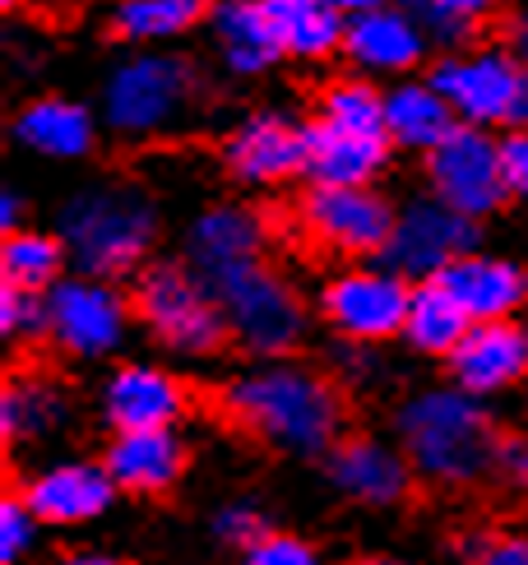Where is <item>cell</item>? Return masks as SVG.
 Segmentation results:
<instances>
[{"label": "cell", "mask_w": 528, "mask_h": 565, "mask_svg": "<svg viewBox=\"0 0 528 565\" xmlns=\"http://www.w3.org/2000/svg\"><path fill=\"white\" fill-rule=\"evenodd\" d=\"M213 413L232 431L278 455H329L344 440L348 422L344 394L325 375L297 366H274L219 390Z\"/></svg>", "instance_id": "1"}, {"label": "cell", "mask_w": 528, "mask_h": 565, "mask_svg": "<svg viewBox=\"0 0 528 565\" xmlns=\"http://www.w3.org/2000/svg\"><path fill=\"white\" fill-rule=\"evenodd\" d=\"M408 463L426 482L450 491H477L496 482L500 431L468 394H422L399 413Z\"/></svg>", "instance_id": "2"}, {"label": "cell", "mask_w": 528, "mask_h": 565, "mask_svg": "<svg viewBox=\"0 0 528 565\" xmlns=\"http://www.w3.org/2000/svg\"><path fill=\"white\" fill-rule=\"evenodd\" d=\"M61 232L93 278H116L154 246V209L135 191H88L65 204Z\"/></svg>", "instance_id": "3"}, {"label": "cell", "mask_w": 528, "mask_h": 565, "mask_svg": "<svg viewBox=\"0 0 528 565\" xmlns=\"http://www.w3.org/2000/svg\"><path fill=\"white\" fill-rule=\"evenodd\" d=\"M130 311L154 329L167 348L181 352H219L232 339L223 306L213 301L200 274L181 265H149L130 292Z\"/></svg>", "instance_id": "4"}, {"label": "cell", "mask_w": 528, "mask_h": 565, "mask_svg": "<svg viewBox=\"0 0 528 565\" xmlns=\"http://www.w3.org/2000/svg\"><path fill=\"white\" fill-rule=\"evenodd\" d=\"M204 288L213 292V301L223 306L232 334L246 348L278 358V352H287L302 339L306 311H302L297 292L287 288L274 269H264L260 260H246V265H232L223 274H213V278H204Z\"/></svg>", "instance_id": "5"}, {"label": "cell", "mask_w": 528, "mask_h": 565, "mask_svg": "<svg viewBox=\"0 0 528 565\" xmlns=\"http://www.w3.org/2000/svg\"><path fill=\"white\" fill-rule=\"evenodd\" d=\"M297 227L310 246L329 255H380L399 223L367 185H316L297 204Z\"/></svg>", "instance_id": "6"}, {"label": "cell", "mask_w": 528, "mask_h": 565, "mask_svg": "<svg viewBox=\"0 0 528 565\" xmlns=\"http://www.w3.org/2000/svg\"><path fill=\"white\" fill-rule=\"evenodd\" d=\"M426 172H431V185H436V200H445L468 218L492 214L510 195L500 145L477 126H454L436 149H426Z\"/></svg>", "instance_id": "7"}, {"label": "cell", "mask_w": 528, "mask_h": 565, "mask_svg": "<svg viewBox=\"0 0 528 565\" xmlns=\"http://www.w3.org/2000/svg\"><path fill=\"white\" fill-rule=\"evenodd\" d=\"M200 79L181 56H139L126 61L107 84V121L126 135H149L190 107Z\"/></svg>", "instance_id": "8"}, {"label": "cell", "mask_w": 528, "mask_h": 565, "mask_svg": "<svg viewBox=\"0 0 528 565\" xmlns=\"http://www.w3.org/2000/svg\"><path fill=\"white\" fill-rule=\"evenodd\" d=\"M477 246V218L450 209L445 200H422L399 218L390 246L380 250V260L399 278H422L431 282L445 274L454 260H464Z\"/></svg>", "instance_id": "9"}, {"label": "cell", "mask_w": 528, "mask_h": 565, "mask_svg": "<svg viewBox=\"0 0 528 565\" xmlns=\"http://www.w3.org/2000/svg\"><path fill=\"white\" fill-rule=\"evenodd\" d=\"M431 84L468 126H510L519 93L528 84V61L510 52H477L436 65Z\"/></svg>", "instance_id": "10"}, {"label": "cell", "mask_w": 528, "mask_h": 565, "mask_svg": "<svg viewBox=\"0 0 528 565\" xmlns=\"http://www.w3.org/2000/svg\"><path fill=\"white\" fill-rule=\"evenodd\" d=\"M408 306H413V288L399 274H376V269H357L334 278L325 288V316L329 324L348 339H390L408 324Z\"/></svg>", "instance_id": "11"}, {"label": "cell", "mask_w": 528, "mask_h": 565, "mask_svg": "<svg viewBox=\"0 0 528 565\" xmlns=\"http://www.w3.org/2000/svg\"><path fill=\"white\" fill-rule=\"evenodd\" d=\"M325 473L344 497L362 501V505H408L418 501V468L386 450L371 436H344L334 450L325 455Z\"/></svg>", "instance_id": "12"}, {"label": "cell", "mask_w": 528, "mask_h": 565, "mask_svg": "<svg viewBox=\"0 0 528 565\" xmlns=\"http://www.w3.org/2000/svg\"><path fill=\"white\" fill-rule=\"evenodd\" d=\"M126 329V301L98 282H56L46 292V334L65 352H107Z\"/></svg>", "instance_id": "13"}, {"label": "cell", "mask_w": 528, "mask_h": 565, "mask_svg": "<svg viewBox=\"0 0 528 565\" xmlns=\"http://www.w3.org/2000/svg\"><path fill=\"white\" fill-rule=\"evenodd\" d=\"M190 450L172 436V431H122L107 445V478L116 482V491H130V497H149L162 501L172 497L177 482L186 478Z\"/></svg>", "instance_id": "14"}, {"label": "cell", "mask_w": 528, "mask_h": 565, "mask_svg": "<svg viewBox=\"0 0 528 565\" xmlns=\"http://www.w3.org/2000/svg\"><path fill=\"white\" fill-rule=\"evenodd\" d=\"M450 371L468 394H492L500 385H515L528 375V329L510 320L473 324L464 343L450 352Z\"/></svg>", "instance_id": "15"}, {"label": "cell", "mask_w": 528, "mask_h": 565, "mask_svg": "<svg viewBox=\"0 0 528 565\" xmlns=\"http://www.w3.org/2000/svg\"><path fill=\"white\" fill-rule=\"evenodd\" d=\"M228 168L242 181H287L306 172V126H293L287 116H251L228 139Z\"/></svg>", "instance_id": "16"}, {"label": "cell", "mask_w": 528, "mask_h": 565, "mask_svg": "<svg viewBox=\"0 0 528 565\" xmlns=\"http://www.w3.org/2000/svg\"><path fill=\"white\" fill-rule=\"evenodd\" d=\"M23 501H29L33 520L42 524H84L93 514H103L112 505L116 482L107 478V468L93 463H61L52 473H42L33 482H23Z\"/></svg>", "instance_id": "17"}, {"label": "cell", "mask_w": 528, "mask_h": 565, "mask_svg": "<svg viewBox=\"0 0 528 565\" xmlns=\"http://www.w3.org/2000/svg\"><path fill=\"white\" fill-rule=\"evenodd\" d=\"M186 408V385L149 366H126L107 385V417L116 431H162Z\"/></svg>", "instance_id": "18"}, {"label": "cell", "mask_w": 528, "mask_h": 565, "mask_svg": "<svg viewBox=\"0 0 528 565\" xmlns=\"http://www.w3.org/2000/svg\"><path fill=\"white\" fill-rule=\"evenodd\" d=\"M390 158V139L352 135L329 121L306 126V177L316 185H367Z\"/></svg>", "instance_id": "19"}, {"label": "cell", "mask_w": 528, "mask_h": 565, "mask_svg": "<svg viewBox=\"0 0 528 565\" xmlns=\"http://www.w3.org/2000/svg\"><path fill=\"white\" fill-rule=\"evenodd\" d=\"M436 282L468 311V320H506L510 311H519L528 297V274L506 265V260H477L464 255L454 260L445 274H436Z\"/></svg>", "instance_id": "20"}, {"label": "cell", "mask_w": 528, "mask_h": 565, "mask_svg": "<svg viewBox=\"0 0 528 565\" xmlns=\"http://www.w3.org/2000/svg\"><path fill=\"white\" fill-rule=\"evenodd\" d=\"M344 46L357 65L367 70H413L422 61V29L403 10H367L348 19Z\"/></svg>", "instance_id": "21"}, {"label": "cell", "mask_w": 528, "mask_h": 565, "mask_svg": "<svg viewBox=\"0 0 528 565\" xmlns=\"http://www.w3.org/2000/svg\"><path fill=\"white\" fill-rule=\"evenodd\" d=\"M213 33H219V46L232 70H264L283 56V46L274 38V23L264 14V0H219L213 6Z\"/></svg>", "instance_id": "22"}, {"label": "cell", "mask_w": 528, "mask_h": 565, "mask_svg": "<svg viewBox=\"0 0 528 565\" xmlns=\"http://www.w3.org/2000/svg\"><path fill=\"white\" fill-rule=\"evenodd\" d=\"M246 260H260V223L246 209H213L190 232V265L200 278H213Z\"/></svg>", "instance_id": "23"}, {"label": "cell", "mask_w": 528, "mask_h": 565, "mask_svg": "<svg viewBox=\"0 0 528 565\" xmlns=\"http://www.w3.org/2000/svg\"><path fill=\"white\" fill-rule=\"evenodd\" d=\"M264 14L274 23L278 46L293 56H329L348 33V19L329 0H264Z\"/></svg>", "instance_id": "24"}, {"label": "cell", "mask_w": 528, "mask_h": 565, "mask_svg": "<svg viewBox=\"0 0 528 565\" xmlns=\"http://www.w3.org/2000/svg\"><path fill=\"white\" fill-rule=\"evenodd\" d=\"M386 121L390 139H399V145L436 149L454 130V107L441 98L436 84H399L394 93H386Z\"/></svg>", "instance_id": "25"}, {"label": "cell", "mask_w": 528, "mask_h": 565, "mask_svg": "<svg viewBox=\"0 0 528 565\" xmlns=\"http://www.w3.org/2000/svg\"><path fill=\"white\" fill-rule=\"evenodd\" d=\"M14 135L29 149L52 153V158H80V153L93 149V121H88V111L75 107V103H61V98L33 103L29 111L19 116Z\"/></svg>", "instance_id": "26"}, {"label": "cell", "mask_w": 528, "mask_h": 565, "mask_svg": "<svg viewBox=\"0 0 528 565\" xmlns=\"http://www.w3.org/2000/svg\"><path fill=\"white\" fill-rule=\"evenodd\" d=\"M408 339H413V348L422 352H436V358H450L454 348L464 343V334L473 329L468 311L460 301H454L436 278L422 282V288H413V306H408Z\"/></svg>", "instance_id": "27"}, {"label": "cell", "mask_w": 528, "mask_h": 565, "mask_svg": "<svg viewBox=\"0 0 528 565\" xmlns=\"http://www.w3.org/2000/svg\"><path fill=\"white\" fill-rule=\"evenodd\" d=\"M213 14L209 0H122L112 14V38L122 42H154V38H177L186 29Z\"/></svg>", "instance_id": "28"}, {"label": "cell", "mask_w": 528, "mask_h": 565, "mask_svg": "<svg viewBox=\"0 0 528 565\" xmlns=\"http://www.w3.org/2000/svg\"><path fill=\"white\" fill-rule=\"evenodd\" d=\"M61 408H65L61 390L52 381H42V375L19 381V375H10L6 394H0V440H6V450L19 436H42L61 417Z\"/></svg>", "instance_id": "29"}, {"label": "cell", "mask_w": 528, "mask_h": 565, "mask_svg": "<svg viewBox=\"0 0 528 565\" xmlns=\"http://www.w3.org/2000/svg\"><path fill=\"white\" fill-rule=\"evenodd\" d=\"M61 278V242L38 232H10L0 242V282H14L23 292H52Z\"/></svg>", "instance_id": "30"}, {"label": "cell", "mask_w": 528, "mask_h": 565, "mask_svg": "<svg viewBox=\"0 0 528 565\" xmlns=\"http://www.w3.org/2000/svg\"><path fill=\"white\" fill-rule=\"evenodd\" d=\"M320 121L352 130V135H380L390 139V121H386V98L371 84L357 79H339L320 93Z\"/></svg>", "instance_id": "31"}, {"label": "cell", "mask_w": 528, "mask_h": 565, "mask_svg": "<svg viewBox=\"0 0 528 565\" xmlns=\"http://www.w3.org/2000/svg\"><path fill=\"white\" fill-rule=\"evenodd\" d=\"M496 10V0H413V14L436 38H468Z\"/></svg>", "instance_id": "32"}, {"label": "cell", "mask_w": 528, "mask_h": 565, "mask_svg": "<svg viewBox=\"0 0 528 565\" xmlns=\"http://www.w3.org/2000/svg\"><path fill=\"white\" fill-rule=\"evenodd\" d=\"M33 537V510L23 501L19 478L6 473V491H0V565H14L19 552L29 547Z\"/></svg>", "instance_id": "33"}, {"label": "cell", "mask_w": 528, "mask_h": 565, "mask_svg": "<svg viewBox=\"0 0 528 565\" xmlns=\"http://www.w3.org/2000/svg\"><path fill=\"white\" fill-rule=\"evenodd\" d=\"M468 565H528V537L519 533H468L460 543Z\"/></svg>", "instance_id": "34"}, {"label": "cell", "mask_w": 528, "mask_h": 565, "mask_svg": "<svg viewBox=\"0 0 528 565\" xmlns=\"http://www.w3.org/2000/svg\"><path fill=\"white\" fill-rule=\"evenodd\" d=\"M0 329L6 334H23V329H42L46 334V297L42 292H23L14 282H0Z\"/></svg>", "instance_id": "35"}, {"label": "cell", "mask_w": 528, "mask_h": 565, "mask_svg": "<svg viewBox=\"0 0 528 565\" xmlns=\"http://www.w3.org/2000/svg\"><path fill=\"white\" fill-rule=\"evenodd\" d=\"M246 565H325V561H320L316 547L306 543V537L270 529V533H264L260 543L246 552Z\"/></svg>", "instance_id": "36"}, {"label": "cell", "mask_w": 528, "mask_h": 565, "mask_svg": "<svg viewBox=\"0 0 528 565\" xmlns=\"http://www.w3.org/2000/svg\"><path fill=\"white\" fill-rule=\"evenodd\" d=\"M496 482L510 487L515 497H528V436L524 431H506V436H500Z\"/></svg>", "instance_id": "37"}, {"label": "cell", "mask_w": 528, "mask_h": 565, "mask_svg": "<svg viewBox=\"0 0 528 565\" xmlns=\"http://www.w3.org/2000/svg\"><path fill=\"white\" fill-rule=\"evenodd\" d=\"M264 533H270V524H264V514L255 505H228L219 514V537L232 547H242V552H251Z\"/></svg>", "instance_id": "38"}, {"label": "cell", "mask_w": 528, "mask_h": 565, "mask_svg": "<svg viewBox=\"0 0 528 565\" xmlns=\"http://www.w3.org/2000/svg\"><path fill=\"white\" fill-rule=\"evenodd\" d=\"M500 158H506V181H510V191L528 195V135H510L506 145H500Z\"/></svg>", "instance_id": "39"}, {"label": "cell", "mask_w": 528, "mask_h": 565, "mask_svg": "<svg viewBox=\"0 0 528 565\" xmlns=\"http://www.w3.org/2000/svg\"><path fill=\"white\" fill-rule=\"evenodd\" d=\"M334 10H339L344 19H352V14H367V10H386L390 0H329Z\"/></svg>", "instance_id": "40"}, {"label": "cell", "mask_w": 528, "mask_h": 565, "mask_svg": "<svg viewBox=\"0 0 528 565\" xmlns=\"http://www.w3.org/2000/svg\"><path fill=\"white\" fill-rule=\"evenodd\" d=\"M65 565H130V561H116L103 552H80V556H65Z\"/></svg>", "instance_id": "41"}, {"label": "cell", "mask_w": 528, "mask_h": 565, "mask_svg": "<svg viewBox=\"0 0 528 565\" xmlns=\"http://www.w3.org/2000/svg\"><path fill=\"white\" fill-rule=\"evenodd\" d=\"M515 46H519V56L528 61V14H524V19L515 23Z\"/></svg>", "instance_id": "42"}, {"label": "cell", "mask_w": 528, "mask_h": 565, "mask_svg": "<svg viewBox=\"0 0 528 565\" xmlns=\"http://www.w3.org/2000/svg\"><path fill=\"white\" fill-rule=\"evenodd\" d=\"M348 565H403V561H390V556H357Z\"/></svg>", "instance_id": "43"}, {"label": "cell", "mask_w": 528, "mask_h": 565, "mask_svg": "<svg viewBox=\"0 0 528 565\" xmlns=\"http://www.w3.org/2000/svg\"><path fill=\"white\" fill-rule=\"evenodd\" d=\"M23 6V0H0V10H19Z\"/></svg>", "instance_id": "44"}]
</instances>
